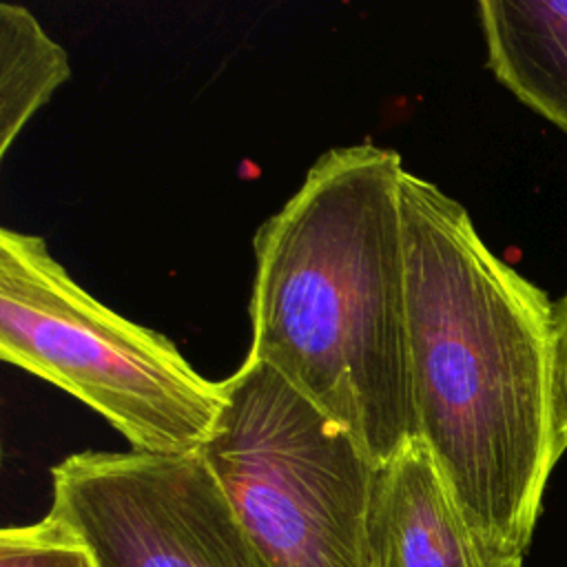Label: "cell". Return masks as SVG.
Instances as JSON below:
<instances>
[{
    "instance_id": "cell-3",
    "label": "cell",
    "mask_w": 567,
    "mask_h": 567,
    "mask_svg": "<svg viewBox=\"0 0 567 567\" xmlns=\"http://www.w3.org/2000/svg\"><path fill=\"white\" fill-rule=\"evenodd\" d=\"M0 359L80 399L135 452L190 454L215 434L221 381L89 295L40 235L0 230Z\"/></svg>"
},
{
    "instance_id": "cell-5",
    "label": "cell",
    "mask_w": 567,
    "mask_h": 567,
    "mask_svg": "<svg viewBox=\"0 0 567 567\" xmlns=\"http://www.w3.org/2000/svg\"><path fill=\"white\" fill-rule=\"evenodd\" d=\"M51 481L47 516L95 567H270L199 452H78Z\"/></svg>"
},
{
    "instance_id": "cell-9",
    "label": "cell",
    "mask_w": 567,
    "mask_h": 567,
    "mask_svg": "<svg viewBox=\"0 0 567 567\" xmlns=\"http://www.w3.org/2000/svg\"><path fill=\"white\" fill-rule=\"evenodd\" d=\"M0 567H95L89 549L44 516L0 532Z\"/></svg>"
},
{
    "instance_id": "cell-4",
    "label": "cell",
    "mask_w": 567,
    "mask_h": 567,
    "mask_svg": "<svg viewBox=\"0 0 567 567\" xmlns=\"http://www.w3.org/2000/svg\"><path fill=\"white\" fill-rule=\"evenodd\" d=\"M199 450L270 567H372L377 465L270 365L246 357Z\"/></svg>"
},
{
    "instance_id": "cell-2",
    "label": "cell",
    "mask_w": 567,
    "mask_h": 567,
    "mask_svg": "<svg viewBox=\"0 0 567 567\" xmlns=\"http://www.w3.org/2000/svg\"><path fill=\"white\" fill-rule=\"evenodd\" d=\"M405 168L361 142L323 153L255 233L252 357L379 467L419 439L401 217Z\"/></svg>"
},
{
    "instance_id": "cell-6",
    "label": "cell",
    "mask_w": 567,
    "mask_h": 567,
    "mask_svg": "<svg viewBox=\"0 0 567 567\" xmlns=\"http://www.w3.org/2000/svg\"><path fill=\"white\" fill-rule=\"evenodd\" d=\"M368 540L372 567H512L474 540L421 439L377 467Z\"/></svg>"
},
{
    "instance_id": "cell-7",
    "label": "cell",
    "mask_w": 567,
    "mask_h": 567,
    "mask_svg": "<svg viewBox=\"0 0 567 567\" xmlns=\"http://www.w3.org/2000/svg\"><path fill=\"white\" fill-rule=\"evenodd\" d=\"M487 69L567 135V0H481Z\"/></svg>"
},
{
    "instance_id": "cell-8",
    "label": "cell",
    "mask_w": 567,
    "mask_h": 567,
    "mask_svg": "<svg viewBox=\"0 0 567 567\" xmlns=\"http://www.w3.org/2000/svg\"><path fill=\"white\" fill-rule=\"evenodd\" d=\"M71 78L66 51L35 16L13 2L0 4V157L27 122Z\"/></svg>"
},
{
    "instance_id": "cell-10",
    "label": "cell",
    "mask_w": 567,
    "mask_h": 567,
    "mask_svg": "<svg viewBox=\"0 0 567 567\" xmlns=\"http://www.w3.org/2000/svg\"><path fill=\"white\" fill-rule=\"evenodd\" d=\"M549 408L554 454L560 461L567 452V290L551 301Z\"/></svg>"
},
{
    "instance_id": "cell-1",
    "label": "cell",
    "mask_w": 567,
    "mask_h": 567,
    "mask_svg": "<svg viewBox=\"0 0 567 567\" xmlns=\"http://www.w3.org/2000/svg\"><path fill=\"white\" fill-rule=\"evenodd\" d=\"M416 434L481 549L520 567L556 467L547 292L501 259L467 208L401 177Z\"/></svg>"
}]
</instances>
